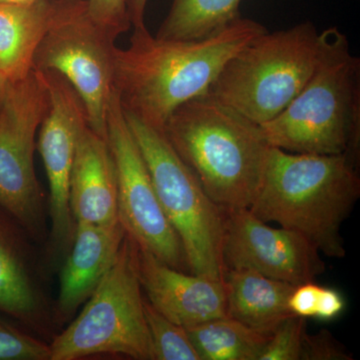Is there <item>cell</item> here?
I'll use <instances>...</instances> for the list:
<instances>
[{
  "instance_id": "cell-1",
  "label": "cell",
  "mask_w": 360,
  "mask_h": 360,
  "mask_svg": "<svg viewBox=\"0 0 360 360\" xmlns=\"http://www.w3.org/2000/svg\"><path fill=\"white\" fill-rule=\"evenodd\" d=\"M265 32L241 15L200 39H160L146 26L134 28L129 46L115 51L113 89L123 110L165 129L176 108L207 94L226 61Z\"/></svg>"
},
{
  "instance_id": "cell-2",
  "label": "cell",
  "mask_w": 360,
  "mask_h": 360,
  "mask_svg": "<svg viewBox=\"0 0 360 360\" xmlns=\"http://www.w3.org/2000/svg\"><path fill=\"white\" fill-rule=\"evenodd\" d=\"M359 196V161L349 155H302L271 146L262 186L248 210L340 259L347 255L341 226Z\"/></svg>"
},
{
  "instance_id": "cell-3",
  "label": "cell",
  "mask_w": 360,
  "mask_h": 360,
  "mask_svg": "<svg viewBox=\"0 0 360 360\" xmlns=\"http://www.w3.org/2000/svg\"><path fill=\"white\" fill-rule=\"evenodd\" d=\"M163 131L215 205L250 207L271 148L259 125L205 94L176 108Z\"/></svg>"
},
{
  "instance_id": "cell-4",
  "label": "cell",
  "mask_w": 360,
  "mask_h": 360,
  "mask_svg": "<svg viewBox=\"0 0 360 360\" xmlns=\"http://www.w3.org/2000/svg\"><path fill=\"white\" fill-rule=\"evenodd\" d=\"M326 32V49L309 82L260 129L270 146L288 153L347 155L359 161L360 59L338 27Z\"/></svg>"
},
{
  "instance_id": "cell-5",
  "label": "cell",
  "mask_w": 360,
  "mask_h": 360,
  "mask_svg": "<svg viewBox=\"0 0 360 360\" xmlns=\"http://www.w3.org/2000/svg\"><path fill=\"white\" fill-rule=\"evenodd\" d=\"M326 40L310 21L266 30L226 61L207 94L258 125L269 122L309 82Z\"/></svg>"
},
{
  "instance_id": "cell-6",
  "label": "cell",
  "mask_w": 360,
  "mask_h": 360,
  "mask_svg": "<svg viewBox=\"0 0 360 360\" xmlns=\"http://www.w3.org/2000/svg\"><path fill=\"white\" fill-rule=\"evenodd\" d=\"M136 250L127 234L115 262L84 309L49 343V360H78L96 355L155 360Z\"/></svg>"
},
{
  "instance_id": "cell-7",
  "label": "cell",
  "mask_w": 360,
  "mask_h": 360,
  "mask_svg": "<svg viewBox=\"0 0 360 360\" xmlns=\"http://www.w3.org/2000/svg\"><path fill=\"white\" fill-rule=\"evenodd\" d=\"M124 115L148 165L163 212L184 248L189 274L222 281L225 210L207 195L163 130L136 116Z\"/></svg>"
},
{
  "instance_id": "cell-8",
  "label": "cell",
  "mask_w": 360,
  "mask_h": 360,
  "mask_svg": "<svg viewBox=\"0 0 360 360\" xmlns=\"http://www.w3.org/2000/svg\"><path fill=\"white\" fill-rule=\"evenodd\" d=\"M49 106L41 71L0 91V207L37 245L49 238L46 196L34 168L35 135Z\"/></svg>"
},
{
  "instance_id": "cell-9",
  "label": "cell",
  "mask_w": 360,
  "mask_h": 360,
  "mask_svg": "<svg viewBox=\"0 0 360 360\" xmlns=\"http://www.w3.org/2000/svg\"><path fill=\"white\" fill-rule=\"evenodd\" d=\"M115 49V40L90 16L86 0H52L49 26L33 59V70L56 71L72 85L89 127L106 141Z\"/></svg>"
},
{
  "instance_id": "cell-10",
  "label": "cell",
  "mask_w": 360,
  "mask_h": 360,
  "mask_svg": "<svg viewBox=\"0 0 360 360\" xmlns=\"http://www.w3.org/2000/svg\"><path fill=\"white\" fill-rule=\"evenodd\" d=\"M106 129L117 176L118 215L123 229L141 250L174 269L189 272L184 248L163 212L115 89L106 112Z\"/></svg>"
},
{
  "instance_id": "cell-11",
  "label": "cell",
  "mask_w": 360,
  "mask_h": 360,
  "mask_svg": "<svg viewBox=\"0 0 360 360\" xmlns=\"http://www.w3.org/2000/svg\"><path fill=\"white\" fill-rule=\"evenodd\" d=\"M49 94V106L39 129L37 149L46 172L51 219L44 259L51 270L60 269L70 252L77 222L70 205V176L78 134L87 122L84 104L63 75L41 71Z\"/></svg>"
},
{
  "instance_id": "cell-12",
  "label": "cell",
  "mask_w": 360,
  "mask_h": 360,
  "mask_svg": "<svg viewBox=\"0 0 360 360\" xmlns=\"http://www.w3.org/2000/svg\"><path fill=\"white\" fill-rule=\"evenodd\" d=\"M224 269H250L293 286L312 283L326 271L321 252L290 229H274L248 208L225 212Z\"/></svg>"
},
{
  "instance_id": "cell-13",
  "label": "cell",
  "mask_w": 360,
  "mask_h": 360,
  "mask_svg": "<svg viewBox=\"0 0 360 360\" xmlns=\"http://www.w3.org/2000/svg\"><path fill=\"white\" fill-rule=\"evenodd\" d=\"M34 241L0 207V314L18 322L42 340L56 336L53 307L44 285V262Z\"/></svg>"
},
{
  "instance_id": "cell-14",
  "label": "cell",
  "mask_w": 360,
  "mask_h": 360,
  "mask_svg": "<svg viewBox=\"0 0 360 360\" xmlns=\"http://www.w3.org/2000/svg\"><path fill=\"white\" fill-rule=\"evenodd\" d=\"M136 262L148 302L169 321L186 328L227 316L224 279L174 269L139 246Z\"/></svg>"
},
{
  "instance_id": "cell-15",
  "label": "cell",
  "mask_w": 360,
  "mask_h": 360,
  "mask_svg": "<svg viewBox=\"0 0 360 360\" xmlns=\"http://www.w3.org/2000/svg\"><path fill=\"white\" fill-rule=\"evenodd\" d=\"M127 232L122 224L77 222L70 252L60 266L58 300L53 307L56 326H65L98 288L112 266Z\"/></svg>"
},
{
  "instance_id": "cell-16",
  "label": "cell",
  "mask_w": 360,
  "mask_h": 360,
  "mask_svg": "<svg viewBox=\"0 0 360 360\" xmlns=\"http://www.w3.org/2000/svg\"><path fill=\"white\" fill-rule=\"evenodd\" d=\"M70 205L75 222H120L117 176L108 141L89 124L78 134L71 168Z\"/></svg>"
},
{
  "instance_id": "cell-17",
  "label": "cell",
  "mask_w": 360,
  "mask_h": 360,
  "mask_svg": "<svg viewBox=\"0 0 360 360\" xmlns=\"http://www.w3.org/2000/svg\"><path fill=\"white\" fill-rule=\"evenodd\" d=\"M52 0L32 4L0 2V91L25 79L44 39Z\"/></svg>"
},
{
  "instance_id": "cell-18",
  "label": "cell",
  "mask_w": 360,
  "mask_h": 360,
  "mask_svg": "<svg viewBox=\"0 0 360 360\" xmlns=\"http://www.w3.org/2000/svg\"><path fill=\"white\" fill-rule=\"evenodd\" d=\"M227 316L272 333L291 315L288 297L295 286L250 269H227L224 276Z\"/></svg>"
},
{
  "instance_id": "cell-19",
  "label": "cell",
  "mask_w": 360,
  "mask_h": 360,
  "mask_svg": "<svg viewBox=\"0 0 360 360\" xmlns=\"http://www.w3.org/2000/svg\"><path fill=\"white\" fill-rule=\"evenodd\" d=\"M201 360H259L272 333L229 316L186 328Z\"/></svg>"
},
{
  "instance_id": "cell-20",
  "label": "cell",
  "mask_w": 360,
  "mask_h": 360,
  "mask_svg": "<svg viewBox=\"0 0 360 360\" xmlns=\"http://www.w3.org/2000/svg\"><path fill=\"white\" fill-rule=\"evenodd\" d=\"M241 0H172L155 37L191 40L210 37L240 16Z\"/></svg>"
},
{
  "instance_id": "cell-21",
  "label": "cell",
  "mask_w": 360,
  "mask_h": 360,
  "mask_svg": "<svg viewBox=\"0 0 360 360\" xmlns=\"http://www.w3.org/2000/svg\"><path fill=\"white\" fill-rule=\"evenodd\" d=\"M144 314L155 360H201L184 326L169 321L146 300Z\"/></svg>"
},
{
  "instance_id": "cell-22",
  "label": "cell",
  "mask_w": 360,
  "mask_h": 360,
  "mask_svg": "<svg viewBox=\"0 0 360 360\" xmlns=\"http://www.w3.org/2000/svg\"><path fill=\"white\" fill-rule=\"evenodd\" d=\"M0 360H49V345L0 314Z\"/></svg>"
},
{
  "instance_id": "cell-23",
  "label": "cell",
  "mask_w": 360,
  "mask_h": 360,
  "mask_svg": "<svg viewBox=\"0 0 360 360\" xmlns=\"http://www.w3.org/2000/svg\"><path fill=\"white\" fill-rule=\"evenodd\" d=\"M303 317L291 315L272 333L259 360H302L307 324Z\"/></svg>"
},
{
  "instance_id": "cell-24",
  "label": "cell",
  "mask_w": 360,
  "mask_h": 360,
  "mask_svg": "<svg viewBox=\"0 0 360 360\" xmlns=\"http://www.w3.org/2000/svg\"><path fill=\"white\" fill-rule=\"evenodd\" d=\"M92 20L110 39L116 40L131 27L127 0H86Z\"/></svg>"
},
{
  "instance_id": "cell-25",
  "label": "cell",
  "mask_w": 360,
  "mask_h": 360,
  "mask_svg": "<svg viewBox=\"0 0 360 360\" xmlns=\"http://www.w3.org/2000/svg\"><path fill=\"white\" fill-rule=\"evenodd\" d=\"M352 354L328 330L317 335L307 333L303 342L302 360H352Z\"/></svg>"
},
{
  "instance_id": "cell-26",
  "label": "cell",
  "mask_w": 360,
  "mask_h": 360,
  "mask_svg": "<svg viewBox=\"0 0 360 360\" xmlns=\"http://www.w3.org/2000/svg\"><path fill=\"white\" fill-rule=\"evenodd\" d=\"M321 288L314 281L295 286L288 297V309L291 314L303 319H314Z\"/></svg>"
},
{
  "instance_id": "cell-27",
  "label": "cell",
  "mask_w": 360,
  "mask_h": 360,
  "mask_svg": "<svg viewBox=\"0 0 360 360\" xmlns=\"http://www.w3.org/2000/svg\"><path fill=\"white\" fill-rule=\"evenodd\" d=\"M345 309V300L340 292L333 288H321L314 319L323 321H333L340 316Z\"/></svg>"
},
{
  "instance_id": "cell-28",
  "label": "cell",
  "mask_w": 360,
  "mask_h": 360,
  "mask_svg": "<svg viewBox=\"0 0 360 360\" xmlns=\"http://www.w3.org/2000/svg\"><path fill=\"white\" fill-rule=\"evenodd\" d=\"M149 0H127L130 22L134 28L143 27L144 15Z\"/></svg>"
},
{
  "instance_id": "cell-29",
  "label": "cell",
  "mask_w": 360,
  "mask_h": 360,
  "mask_svg": "<svg viewBox=\"0 0 360 360\" xmlns=\"http://www.w3.org/2000/svg\"><path fill=\"white\" fill-rule=\"evenodd\" d=\"M37 0H0V2H11V4H32Z\"/></svg>"
}]
</instances>
